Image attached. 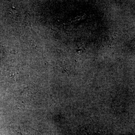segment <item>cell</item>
I'll list each match as a JSON object with an SVG mask.
<instances>
[]
</instances>
